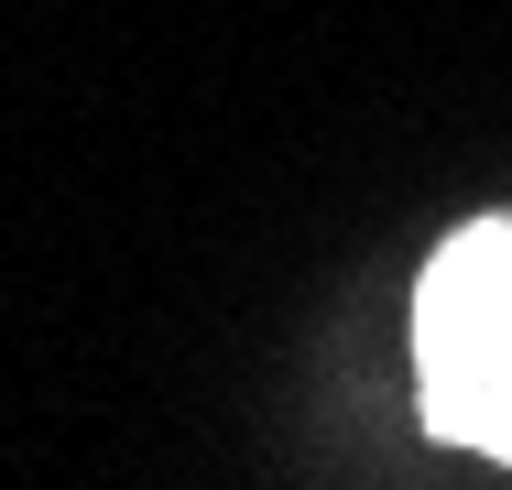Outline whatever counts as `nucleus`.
Returning <instances> with one entry per match:
<instances>
[{
    "mask_svg": "<svg viewBox=\"0 0 512 490\" xmlns=\"http://www.w3.org/2000/svg\"><path fill=\"white\" fill-rule=\"evenodd\" d=\"M414 371H425V414L458 447L512 458V218L436 251L414 294Z\"/></svg>",
    "mask_w": 512,
    "mask_h": 490,
    "instance_id": "nucleus-1",
    "label": "nucleus"
}]
</instances>
